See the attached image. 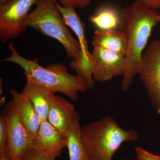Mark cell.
<instances>
[{
    "instance_id": "obj_1",
    "label": "cell",
    "mask_w": 160,
    "mask_h": 160,
    "mask_svg": "<svg viewBox=\"0 0 160 160\" xmlns=\"http://www.w3.org/2000/svg\"><path fill=\"white\" fill-rule=\"evenodd\" d=\"M160 22L158 10L149 8L138 1L121 10L119 30L125 34L127 42L126 69L121 88L126 91L130 88L141 65L143 50L152 31Z\"/></svg>"
},
{
    "instance_id": "obj_2",
    "label": "cell",
    "mask_w": 160,
    "mask_h": 160,
    "mask_svg": "<svg viewBox=\"0 0 160 160\" xmlns=\"http://www.w3.org/2000/svg\"><path fill=\"white\" fill-rule=\"evenodd\" d=\"M8 48L11 55L2 61L21 66L27 82L43 86L54 93L62 92L73 101H78L79 92H85L89 89L84 79L69 73L62 63L50 64L44 67L40 65L38 58L30 60L20 55L12 42L8 45Z\"/></svg>"
},
{
    "instance_id": "obj_3",
    "label": "cell",
    "mask_w": 160,
    "mask_h": 160,
    "mask_svg": "<svg viewBox=\"0 0 160 160\" xmlns=\"http://www.w3.org/2000/svg\"><path fill=\"white\" fill-rule=\"evenodd\" d=\"M82 134L91 160H112L123 143L139 138L137 131L122 129L109 116L87 124L82 128Z\"/></svg>"
},
{
    "instance_id": "obj_4",
    "label": "cell",
    "mask_w": 160,
    "mask_h": 160,
    "mask_svg": "<svg viewBox=\"0 0 160 160\" xmlns=\"http://www.w3.org/2000/svg\"><path fill=\"white\" fill-rule=\"evenodd\" d=\"M35 6L26 19L28 26L58 40L64 46L67 57L75 61L79 60L80 43L72 36L64 22L56 0H38Z\"/></svg>"
},
{
    "instance_id": "obj_5",
    "label": "cell",
    "mask_w": 160,
    "mask_h": 160,
    "mask_svg": "<svg viewBox=\"0 0 160 160\" xmlns=\"http://www.w3.org/2000/svg\"><path fill=\"white\" fill-rule=\"evenodd\" d=\"M56 4L62 13L66 26L70 27L77 36L81 46V56L79 60H72L69 63V66L76 71L77 75L85 79L89 89H92L95 86L93 74L96 61L92 53H90L88 49L85 23L82 22L75 9L61 6L57 1H56Z\"/></svg>"
},
{
    "instance_id": "obj_6",
    "label": "cell",
    "mask_w": 160,
    "mask_h": 160,
    "mask_svg": "<svg viewBox=\"0 0 160 160\" xmlns=\"http://www.w3.org/2000/svg\"><path fill=\"white\" fill-rule=\"evenodd\" d=\"M1 115L6 122L8 133L6 156L9 160H22L33 138L22 122L13 100L6 104Z\"/></svg>"
},
{
    "instance_id": "obj_7",
    "label": "cell",
    "mask_w": 160,
    "mask_h": 160,
    "mask_svg": "<svg viewBox=\"0 0 160 160\" xmlns=\"http://www.w3.org/2000/svg\"><path fill=\"white\" fill-rule=\"evenodd\" d=\"M38 0H8L0 5V42L3 44L28 29L26 19Z\"/></svg>"
},
{
    "instance_id": "obj_8",
    "label": "cell",
    "mask_w": 160,
    "mask_h": 160,
    "mask_svg": "<svg viewBox=\"0 0 160 160\" xmlns=\"http://www.w3.org/2000/svg\"><path fill=\"white\" fill-rule=\"evenodd\" d=\"M138 74L150 102L160 114V39L152 41L142 53Z\"/></svg>"
},
{
    "instance_id": "obj_9",
    "label": "cell",
    "mask_w": 160,
    "mask_h": 160,
    "mask_svg": "<svg viewBox=\"0 0 160 160\" xmlns=\"http://www.w3.org/2000/svg\"><path fill=\"white\" fill-rule=\"evenodd\" d=\"M66 147V137L47 120L42 121L30 149L38 156L56 160Z\"/></svg>"
},
{
    "instance_id": "obj_10",
    "label": "cell",
    "mask_w": 160,
    "mask_h": 160,
    "mask_svg": "<svg viewBox=\"0 0 160 160\" xmlns=\"http://www.w3.org/2000/svg\"><path fill=\"white\" fill-rule=\"evenodd\" d=\"M92 54L96 61L93 74L95 81L106 82L115 77L124 75L126 69L125 57L98 46H93Z\"/></svg>"
},
{
    "instance_id": "obj_11",
    "label": "cell",
    "mask_w": 160,
    "mask_h": 160,
    "mask_svg": "<svg viewBox=\"0 0 160 160\" xmlns=\"http://www.w3.org/2000/svg\"><path fill=\"white\" fill-rule=\"evenodd\" d=\"M79 112L66 99L54 95L52 100L47 121L66 137L73 125Z\"/></svg>"
},
{
    "instance_id": "obj_12",
    "label": "cell",
    "mask_w": 160,
    "mask_h": 160,
    "mask_svg": "<svg viewBox=\"0 0 160 160\" xmlns=\"http://www.w3.org/2000/svg\"><path fill=\"white\" fill-rule=\"evenodd\" d=\"M10 93L24 126L34 138L37 134L42 121L37 113L32 103L22 92L12 89Z\"/></svg>"
},
{
    "instance_id": "obj_13",
    "label": "cell",
    "mask_w": 160,
    "mask_h": 160,
    "mask_svg": "<svg viewBox=\"0 0 160 160\" xmlns=\"http://www.w3.org/2000/svg\"><path fill=\"white\" fill-rule=\"evenodd\" d=\"M22 92L31 101L42 121L47 120L54 92L43 86L29 82H27Z\"/></svg>"
},
{
    "instance_id": "obj_14",
    "label": "cell",
    "mask_w": 160,
    "mask_h": 160,
    "mask_svg": "<svg viewBox=\"0 0 160 160\" xmlns=\"http://www.w3.org/2000/svg\"><path fill=\"white\" fill-rule=\"evenodd\" d=\"M92 44L93 46L102 47L126 57L127 42L125 34L119 30L95 31Z\"/></svg>"
},
{
    "instance_id": "obj_15",
    "label": "cell",
    "mask_w": 160,
    "mask_h": 160,
    "mask_svg": "<svg viewBox=\"0 0 160 160\" xmlns=\"http://www.w3.org/2000/svg\"><path fill=\"white\" fill-rule=\"evenodd\" d=\"M80 119L78 113L66 136L69 160H91L89 150L82 137Z\"/></svg>"
},
{
    "instance_id": "obj_16",
    "label": "cell",
    "mask_w": 160,
    "mask_h": 160,
    "mask_svg": "<svg viewBox=\"0 0 160 160\" xmlns=\"http://www.w3.org/2000/svg\"><path fill=\"white\" fill-rule=\"evenodd\" d=\"M89 21L98 30H115L119 27L121 10L112 5H102L89 17Z\"/></svg>"
},
{
    "instance_id": "obj_17",
    "label": "cell",
    "mask_w": 160,
    "mask_h": 160,
    "mask_svg": "<svg viewBox=\"0 0 160 160\" xmlns=\"http://www.w3.org/2000/svg\"><path fill=\"white\" fill-rule=\"evenodd\" d=\"M8 139L7 126L5 120L0 116V155L5 154Z\"/></svg>"
},
{
    "instance_id": "obj_18",
    "label": "cell",
    "mask_w": 160,
    "mask_h": 160,
    "mask_svg": "<svg viewBox=\"0 0 160 160\" xmlns=\"http://www.w3.org/2000/svg\"><path fill=\"white\" fill-rule=\"evenodd\" d=\"M65 7H71L74 9H84L91 4L92 0H58Z\"/></svg>"
},
{
    "instance_id": "obj_19",
    "label": "cell",
    "mask_w": 160,
    "mask_h": 160,
    "mask_svg": "<svg viewBox=\"0 0 160 160\" xmlns=\"http://www.w3.org/2000/svg\"><path fill=\"white\" fill-rule=\"evenodd\" d=\"M137 160H160V155L151 153L141 146L134 148Z\"/></svg>"
},
{
    "instance_id": "obj_20",
    "label": "cell",
    "mask_w": 160,
    "mask_h": 160,
    "mask_svg": "<svg viewBox=\"0 0 160 160\" xmlns=\"http://www.w3.org/2000/svg\"><path fill=\"white\" fill-rule=\"evenodd\" d=\"M138 1L149 8L158 10L160 9V0H132Z\"/></svg>"
},
{
    "instance_id": "obj_21",
    "label": "cell",
    "mask_w": 160,
    "mask_h": 160,
    "mask_svg": "<svg viewBox=\"0 0 160 160\" xmlns=\"http://www.w3.org/2000/svg\"><path fill=\"white\" fill-rule=\"evenodd\" d=\"M22 160H56L52 159L46 158L38 156L35 154L34 152L29 149V151L26 152Z\"/></svg>"
},
{
    "instance_id": "obj_22",
    "label": "cell",
    "mask_w": 160,
    "mask_h": 160,
    "mask_svg": "<svg viewBox=\"0 0 160 160\" xmlns=\"http://www.w3.org/2000/svg\"><path fill=\"white\" fill-rule=\"evenodd\" d=\"M0 160H9L6 158V155H0Z\"/></svg>"
},
{
    "instance_id": "obj_23",
    "label": "cell",
    "mask_w": 160,
    "mask_h": 160,
    "mask_svg": "<svg viewBox=\"0 0 160 160\" xmlns=\"http://www.w3.org/2000/svg\"><path fill=\"white\" fill-rule=\"evenodd\" d=\"M8 1V0H0V5H2L4 3H6Z\"/></svg>"
}]
</instances>
